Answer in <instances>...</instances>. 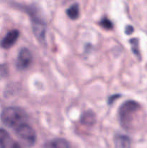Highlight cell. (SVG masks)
Instances as JSON below:
<instances>
[{"mask_svg":"<svg viewBox=\"0 0 147 148\" xmlns=\"http://www.w3.org/2000/svg\"><path fill=\"white\" fill-rule=\"evenodd\" d=\"M141 109L139 103L135 101H127L124 102L118 110L120 124L124 130L131 128L133 122L137 113Z\"/></svg>","mask_w":147,"mask_h":148,"instance_id":"cell-1","label":"cell"},{"mask_svg":"<svg viewBox=\"0 0 147 148\" xmlns=\"http://www.w3.org/2000/svg\"><path fill=\"white\" fill-rule=\"evenodd\" d=\"M1 120L6 127L14 130L19 126L26 123L27 114L19 107H8L1 112Z\"/></svg>","mask_w":147,"mask_h":148,"instance_id":"cell-2","label":"cell"},{"mask_svg":"<svg viewBox=\"0 0 147 148\" xmlns=\"http://www.w3.org/2000/svg\"><path fill=\"white\" fill-rule=\"evenodd\" d=\"M20 8L27 12V14L30 15L33 25V31L36 38L40 43H43L46 41V24L43 18L40 17L37 10L33 6H18Z\"/></svg>","mask_w":147,"mask_h":148,"instance_id":"cell-3","label":"cell"},{"mask_svg":"<svg viewBox=\"0 0 147 148\" xmlns=\"http://www.w3.org/2000/svg\"><path fill=\"white\" fill-rule=\"evenodd\" d=\"M15 134L26 147H31L35 144L37 135L35 130L27 123L21 124L14 130Z\"/></svg>","mask_w":147,"mask_h":148,"instance_id":"cell-4","label":"cell"},{"mask_svg":"<svg viewBox=\"0 0 147 148\" xmlns=\"http://www.w3.org/2000/svg\"><path fill=\"white\" fill-rule=\"evenodd\" d=\"M33 55L27 48H22L19 51L16 61V66L19 70H25L31 65Z\"/></svg>","mask_w":147,"mask_h":148,"instance_id":"cell-5","label":"cell"},{"mask_svg":"<svg viewBox=\"0 0 147 148\" xmlns=\"http://www.w3.org/2000/svg\"><path fill=\"white\" fill-rule=\"evenodd\" d=\"M19 36H20V32H19V30H16V29L10 30L3 38L1 43H0V46H1V48H3L4 49H10L17 42Z\"/></svg>","mask_w":147,"mask_h":148,"instance_id":"cell-6","label":"cell"},{"mask_svg":"<svg viewBox=\"0 0 147 148\" xmlns=\"http://www.w3.org/2000/svg\"><path fill=\"white\" fill-rule=\"evenodd\" d=\"M115 148H131V139L126 135L118 134L114 140Z\"/></svg>","mask_w":147,"mask_h":148,"instance_id":"cell-7","label":"cell"},{"mask_svg":"<svg viewBox=\"0 0 147 148\" xmlns=\"http://www.w3.org/2000/svg\"><path fill=\"white\" fill-rule=\"evenodd\" d=\"M80 121L83 125L92 126L96 122V116L92 111H85L81 116Z\"/></svg>","mask_w":147,"mask_h":148,"instance_id":"cell-8","label":"cell"},{"mask_svg":"<svg viewBox=\"0 0 147 148\" xmlns=\"http://www.w3.org/2000/svg\"><path fill=\"white\" fill-rule=\"evenodd\" d=\"M46 148H70V145L65 139L56 138L48 143Z\"/></svg>","mask_w":147,"mask_h":148,"instance_id":"cell-9","label":"cell"},{"mask_svg":"<svg viewBox=\"0 0 147 148\" xmlns=\"http://www.w3.org/2000/svg\"><path fill=\"white\" fill-rule=\"evenodd\" d=\"M10 134L4 129H0V148H8L11 145Z\"/></svg>","mask_w":147,"mask_h":148,"instance_id":"cell-10","label":"cell"},{"mask_svg":"<svg viewBox=\"0 0 147 148\" xmlns=\"http://www.w3.org/2000/svg\"><path fill=\"white\" fill-rule=\"evenodd\" d=\"M66 14L71 20H76L79 17V7L78 4H73L66 10Z\"/></svg>","mask_w":147,"mask_h":148,"instance_id":"cell-11","label":"cell"},{"mask_svg":"<svg viewBox=\"0 0 147 148\" xmlns=\"http://www.w3.org/2000/svg\"><path fill=\"white\" fill-rule=\"evenodd\" d=\"M130 43L131 44V49L133 52L137 56H140L139 47H138V40L136 38H133L130 40Z\"/></svg>","mask_w":147,"mask_h":148,"instance_id":"cell-12","label":"cell"},{"mask_svg":"<svg viewBox=\"0 0 147 148\" xmlns=\"http://www.w3.org/2000/svg\"><path fill=\"white\" fill-rule=\"evenodd\" d=\"M99 25L102 26L103 28L107 29V30H111L113 27V25H112V22L109 20L108 18L104 17L99 22Z\"/></svg>","mask_w":147,"mask_h":148,"instance_id":"cell-13","label":"cell"},{"mask_svg":"<svg viewBox=\"0 0 147 148\" xmlns=\"http://www.w3.org/2000/svg\"><path fill=\"white\" fill-rule=\"evenodd\" d=\"M133 27H132L131 25H128L126 26V27H125V33H126L127 35H130L131 34V33L133 32Z\"/></svg>","mask_w":147,"mask_h":148,"instance_id":"cell-14","label":"cell"},{"mask_svg":"<svg viewBox=\"0 0 147 148\" xmlns=\"http://www.w3.org/2000/svg\"><path fill=\"white\" fill-rule=\"evenodd\" d=\"M119 96H120V95H112V97H110V98H109V103L111 104L112 102H113L115 100L118 99V98H119Z\"/></svg>","mask_w":147,"mask_h":148,"instance_id":"cell-15","label":"cell"},{"mask_svg":"<svg viewBox=\"0 0 147 148\" xmlns=\"http://www.w3.org/2000/svg\"><path fill=\"white\" fill-rule=\"evenodd\" d=\"M10 148H22V146L20 145L19 143H12V144H11V145H10Z\"/></svg>","mask_w":147,"mask_h":148,"instance_id":"cell-16","label":"cell"}]
</instances>
